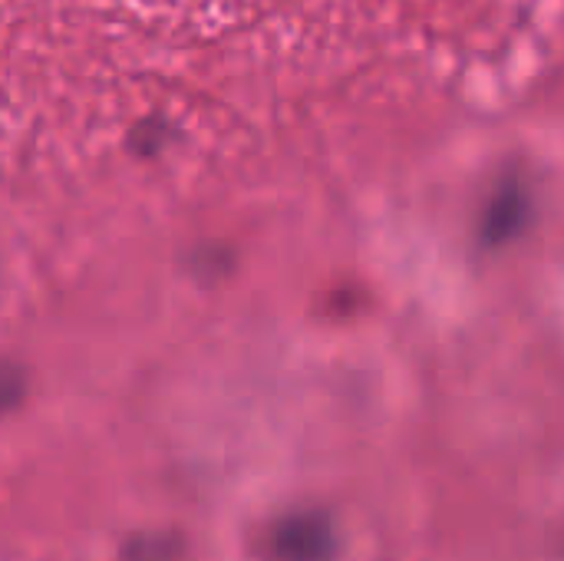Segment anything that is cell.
Instances as JSON below:
<instances>
[{"label": "cell", "instance_id": "7a4b0ae2", "mask_svg": "<svg viewBox=\"0 0 564 561\" xmlns=\"http://www.w3.org/2000/svg\"><path fill=\"white\" fill-rule=\"evenodd\" d=\"M529 218V195L519 182H506L499 195L492 198L486 222H482V238L489 245H506L509 238L519 235V228Z\"/></svg>", "mask_w": 564, "mask_h": 561}, {"label": "cell", "instance_id": "6da1fadb", "mask_svg": "<svg viewBox=\"0 0 564 561\" xmlns=\"http://www.w3.org/2000/svg\"><path fill=\"white\" fill-rule=\"evenodd\" d=\"M337 552L334 522L317 513H291L268 532V559L271 561H330Z\"/></svg>", "mask_w": 564, "mask_h": 561}, {"label": "cell", "instance_id": "277c9868", "mask_svg": "<svg viewBox=\"0 0 564 561\" xmlns=\"http://www.w3.org/2000/svg\"><path fill=\"white\" fill-rule=\"evenodd\" d=\"M20 397H23V370L7 364V360H0V413L17 407Z\"/></svg>", "mask_w": 564, "mask_h": 561}, {"label": "cell", "instance_id": "3957f363", "mask_svg": "<svg viewBox=\"0 0 564 561\" xmlns=\"http://www.w3.org/2000/svg\"><path fill=\"white\" fill-rule=\"evenodd\" d=\"M122 561H182V542L165 532H145L126 546Z\"/></svg>", "mask_w": 564, "mask_h": 561}]
</instances>
